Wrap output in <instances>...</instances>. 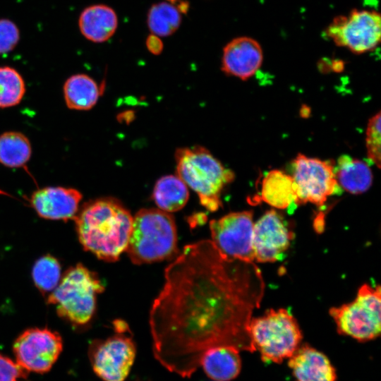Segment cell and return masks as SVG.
<instances>
[{"mask_svg":"<svg viewBox=\"0 0 381 381\" xmlns=\"http://www.w3.org/2000/svg\"><path fill=\"white\" fill-rule=\"evenodd\" d=\"M147 23L152 34L159 37L169 36L179 28L181 23V13L172 4L157 3L150 7Z\"/></svg>","mask_w":381,"mask_h":381,"instance_id":"obj_24","label":"cell"},{"mask_svg":"<svg viewBox=\"0 0 381 381\" xmlns=\"http://www.w3.org/2000/svg\"><path fill=\"white\" fill-rule=\"evenodd\" d=\"M82 194L75 188L46 187L31 196V205L42 218L49 220L73 219L78 211Z\"/></svg>","mask_w":381,"mask_h":381,"instance_id":"obj_15","label":"cell"},{"mask_svg":"<svg viewBox=\"0 0 381 381\" xmlns=\"http://www.w3.org/2000/svg\"><path fill=\"white\" fill-rule=\"evenodd\" d=\"M145 44L150 52L154 55H159L163 50V42L159 36L150 34L147 36Z\"/></svg>","mask_w":381,"mask_h":381,"instance_id":"obj_30","label":"cell"},{"mask_svg":"<svg viewBox=\"0 0 381 381\" xmlns=\"http://www.w3.org/2000/svg\"><path fill=\"white\" fill-rule=\"evenodd\" d=\"M25 92L21 75L8 66L0 67V109L20 103Z\"/></svg>","mask_w":381,"mask_h":381,"instance_id":"obj_26","label":"cell"},{"mask_svg":"<svg viewBox=\"0 0 381 381\" xmlns=\"http://www.w3.org/2000/svg\"><path fill=\"white\" fill-rule=\"evenodd\" d=\"M293 233L277 211H267L253 226V247L255 260L272 262L284 258Z\"/></svg>","mask_w":381,"mask_h":381,"instance_id":"obj_13","label":"cell"},{"mask_svg":"<svg viewBox=\"0 0 381 381\" xmlns=\"http://www.w3.org/2000/svg\"><path fill=\"white\" fill-rule=\"evenodd\" d=\"M73 220L83 248L99 259L114 262L126 250L133 216L117 199L101 198L86 202Z\"/></svg>","mask_w":381,"mask_h":381,"instance_id":"obj_2","label":"cell"},{"mask_svg":"<svg viewBox=\"0 0 381 381\" xmlns=\"http://www.w3.org/2000/svg\"><path fill=\"white\" fill-rule=\"evenodd\" d=\"M59 260L49 254L38 258L32 269V278L35 286L43 294L51 293L61 278Z\"/></svg>","mask_w":381,"mask_h":381,"instance_id":"obj_25","label":"cell"},{"mask_svg":"<svg viewBox=\"0 0 381 381\" xmlns=\"http://www.w3.org/2000/svg\"><path fill=\"white\" fill-rule=\"evenodd\" d=\"M253 216L252 211H242L210 221L211 241L222 254L246 262L255 260Z\"/></svg>","mask_w":381,"mask_h":381,"instance_id":"obj_11","label":"cell"},{"mask_svg":"<svg viewBox=\"0 0 381 381\" xmlns=\"http://www.w3.org/2000/svg\"><path fill=\"white\" fill-rule=\"evenodd\" d=\"M262 61L260 43L250 37H238L224 47L222 69L227 75L245 80L257 73Z\"/></svg>","mask_w":381,"mask_h":381,"instance_id":"obj_14","label":"cell"},{"mask_svg":"<svg viewBox=\"0 0 381 381\" xmlns=\"http://www.w3.org/2000/svg\"><path fill=\"white\" fill-rule=\"evenodd\" d=\"M20 40L17 25L8 19H0V54L12 51Z\"/></svg>","mask_w":381,"mask_h":381,"instance_id":"obj_28","label":"cell"},{"mask_svg":"<svg viewBox=\"0 0 381 381\" xmlns=\"http://www.w3.org/2000/svg\"><path fill=\"white\" fill-rule=\"evenodd\" d=\"M29 140L18 132H6L0 135V162L8 167H20L30 159Z\"/></svg>","mask_w":381,"mask_h":381,"instance_id":"obj_23","label":"cell"},{"mask_svg":"<svg viewBox=\"0 0 381 381\" xmlns=\"http://www.w3.org/2000/svg\"><path fill=\"white\" fill-rule=\"evenodd\" d=\"M164 278L150 313L152 351L163 367L190 377L211 348L252 351L248 325L265 289L253 262L229 258L202 240L184 247Z\"/></svg>","mask_w":381,"mask_h":381,"instance_id":"obj_1","label":"cell"},{"mask_svg":"<svg viewBox=\"0 0 381 381\" xmlns=\"http://www.w3.org/2000/svg\"><path fill=\"white\" fill-rule=\"evenodd\" d=\"M170 2V4H175L178 1H180L181 0H167Z\"/></svg>","mask_w":381,"mask_h":381,"instance_id":"obj_32","label":"cell"},{"mask_svg":"<svg viewBox=\"0 0 381 381\" xmlns=\"http://www.w3.org/2000/svg\"><path fill=\"white\" fill-rule=\"evenodd\" d=\"M380 287L365 284L352 302L332 308L329 314L339 334L359 341L376 338L381 331Z\"/></svg>","mask_w":381,"mask_h":381,"instance_id":"obj_8","label":"cell"},{"mask_svg":"<svg viewBox=\"0 0 381 381\" xmlns=\"http://www.w3.org/2000/svg\"><path fill=\"white\" fill-rule=\"evenodd\" d=\"M188 198L187 186L174 175L161 177L156 182L152 192V199L159 209L169 213L181 210Z\"/></svg>","mask_w":381,"mask_h":381,"instance_id":"obj_22","label":"cell"},{"mask_svg":"<svg viewBox=\"0 0 381 381\" xmlns=\"http://www.w3.org/2000/svg\"><path fill=\"white\" fill-rule=\"evenodd\" d=\"M337 46L360 54L374 49L381 37V17L376 11L353 9L335 17L325 30Z\"/></svg>","mask_w":381,"mask_h":381,"instance_id":"obj_9","label":"cell"},{"mask_svg":"<svg viewBox=\"0 0 381 381\" xmlns=\"http://www.w3.org/2000/svg\"><path fill=\"white\" fill-rule=\"evenodd\" d=\"M28 373L16 362L0 353V381H17L26 378Z\"/></svg>","mask_w":381,"mask_h":381,"instance_id":"obj_29","label":"cell"},{"mask_svg":"<svg viewBox=\"0 0 381 381\" xmlns=\"http://www.w3.org/2000/svg\"><path fill=\"white\" fill-rule=\"evenodd\" d=\"M334 172L339 186L353 194L365 192L373 182L370 167L363 161L349 155L339 157Z\"/></svg>","mask_w":381,"mask_h":381,"instance_id":"obj_20","label":"cell"},{"mask_svg":"<svg viewBox=\"0 0 381 381\" xmlns=\"http://www.w3.org/2000/svg\"><path fill=\"white\" fill-rule=\"evenodd\" d=\"M103 90L89 75H73L64 85L66 104L71 109L88 110L95 105Z\"/></svg>","mask_w":381,"mask_h":381,"instance_id":"obj_21","label":"cell"},{"mask_svg":"<svg viewBox=\"0 0 381 381\" xmlns=\"http://www.w3.org/2000/svg\"><path fill=\"white\" fill-rule=\"evenodd\" d=\"M133 263L141 265L171 259L177 253L174 217L160 209H141L133 217L126 250Z\"/></svg>","mask_w":381,"mask_h":381,"instance_id":"obj_3","label":"cell"},{"mask_svg":"<svg viewBox=\"0 0 381 381\" xmlns=\"http://www.w3.org/2000/svg\"><path fill=\"white\" fill-rule=\"evenodd\" d=\"M104 290L98 275L82 264L69 267L47 297L58 315L75 325L88 323L95 311L96 297Z\"/></svg>","mask_w":381,"mask_h":381,"instance_id":"obj_5","label":"cell"},{"mask_svg":"<svg viewBox=\"0 0 381 381\" xmlns=\"http://www.w3.org/2000/svg\"><path fill=\"white\" fill-rule=\"evenodd\" d=\"M114 334L105 339L93 340L88 357L94 373L103 381H124L133 365L136 346L128 324L114 321Z\"/></svg>","mask_w":381,"mask_h":381,"instance_id":"obj_7","label":"cell"},{"mask_svg":"<svg viewBox=\"0 0 381 381\" xmlns=\"http://www.w3.org/2000/svg\"><path fill=\"white\" fill-rule=\"evenodd\" d=\"M176 7L179 11L186 13L189 8V4L186 1H180Z\"/></svg>","mask_w":381,"mask_h":381,"instance_id":"obj_31","label":"cell"},{"mask_svg":"<svg viewBox=\"0 0 381 381\" xmlns=\"http://www.w3.org/2000/svg\"><path fill=\"white\" fill-rule=\"evenodd\" d=\"M175 159L176 176L198 194L202 206L217 210L222 206L221 193L234 180V172L201 146L177 149Z\"/></svg>","mask_w":381,"mask_h":381,"instance_id":"obj_4","label":"cell"},{"mask_svg":"<svg viewBox=\"0 0 381 381\" xmlns=\"http://www.w3.org/2000/svg\"><path fill=\"white\" fill-rule=\"evenodd\" d=\"M248 333L252 351H258L264 362L279 363L289 358L302 339L296 319L286 309H271L251 318Z\"/></svg>","mask_w":381,"mask_h":381,"instance_id":"obj_6","label":"cell"},{"mask_svg":"<svg viewBox=\"0 0 381 381\" xmlns=\"http://www.w3.org/2000/svg\"><path fill=\"white\" fill-rule=\"evenodd\" d=\"M289 367L296 381H336L337 374L328 358L308 344L299 346L289 358Z\"/></svg>","mask_w":381,"mask_h":381,"instance_id":"obj_16","label":"cell"},{"mask_svg":"<svg viewBox=\"0 0 381 381\" xmlns=\"http://www.w3.org/2000/svg\"><path fill=\"white\" fill-rule=\"evenodd\" d=\"M259 198L277 209H290L296 204L293 178L282 171H270L262 179Z\"/></svg>","mask_w":381,"mask_h":381,"instance_id":"obj_19","label":"cell"},{"mask_svg":"<svg viewBox=\"0 0 381 381\" xmlns=\"http://www.w3.org/2000/svg\"><path fill=\"white\" fill-rule=\"evenodd\" d=\"M292 167L296 205L310 202L322 206L339 190L330 162L298 154Z\"/></svg>","mask_w":381,"mask_h":381,"instance_id":"obj_10","label":"cell"},{"mask_svg":"<svg viewBox=\"0 0 381 381\" xmlns=\"http://www.w3.org/2000/svg\"><path fill=\"white\" fill-rule=\"evenodd\" d=\"M118 25L117 16L111 7L95 4L80 13L78 26L82 35L96 43L106 42L114 34Z\"/></svg>","mask_w":381,"mask_h":381,"instance_id":"obj_17","label":"cell"},{"mask_svg":"<svg viewBox=\"0 0 381 381\" xmlns=\"http://www.w3.org/2000/svg\"><path fill=\"white\" fill-rule=\"evenodd\" d=\"M63 349L61 335L47 328H29L15 340L13 351L16 362L28 373L50 370Z\"/></svg>","mask_w":381,"mask_h":381,"instance_id":"obj_12","label":"cell"},{"mask_svg":"<svg viewBox=\"0 0 381 381\" xmlns=\"http://www.w3.org/2000/svg\"><path fill=\"white\" fill-rule=\"evenodd\" d=\"M239 351L231 345L211 348L203 354L200 365L214 381L232 380L239 375L241 369Z\"/></svg>","mask_w":381,"mask_h":381,"instance_id":"obj_18","label":"cell"},{"mask_svg":"<svg viewBox=\"0 0 381 381\" xmlns=\"http://www.w3.org/2000/svg\"><path fill=\"white\" fill-rule=\"evenodd\" d=\"M380 119V112L370 119L365 138L368 157L379 169L381 158Z\"/></svg>","mask_w":381,"mask_h":381,"instance_id":"obj_27","label":"cell"}]
</instances>
